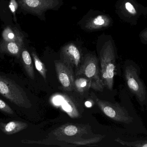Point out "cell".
<instances>
[{
  "label": "cell",
  "mask_w": 147,
  "mask_h": 147,
  "mask_svg": "<svg viewBox=\"0 0 147 147\" xmlns=\"http://www.w3.org/2000/svg\"><path fill=\"white\" fill-rule=\"evenodd\" d=\"M101 66L100 77L104 87L112 90L115 70V60L114 49L110 43L106 42L99 53Z\"/></svg>",
  "instance_id": "6da1fadb"
},
{
  "label": "cell",
  "mask_w": 147,
  "mask_h": 147,
  "mask_svg": "<svg viewBox=\"0 0 147 147\" xmlns=\"http://www.w3.org/2000/svg\"><path fill=\"white\" fill-rule=\"evenodd\" d=\"M0 94L19 107L29 108L31 106L23 90L14 81L1 74Z\"/></svg>",
  "instance_id": "7a4b0ae2"
},
{
  "label": "cell",
  "mask_w": 147,
  "mask_h": 147,
  "mask_svg": "<svg viewBox=\"0 0 147 147\" xmlns=\"http://www.w3.org/2000/svg\"><path fill=\"white\" fill-rule=\"evenodd\" d=\"M76 76L86 78L91 82V89L102 92L104 86L101 80L97 58L95 55H86L83 64L76 70Z\"/></svg>",
  "instance_id": "3957f363"
},
{
  "label": "cell",
  "mask_w": 147,
  "mask_h": 147,
  "mask_svg": "<svg viewBox=\"0 0 147 147\" xmlns=\"http://www.w3.org/2000/svg\"><path fill=\"white\" fill-rule=\"evenodd\" d=\"M124 77L128 88L135 96L140 104H146L147 102L146 88L139 76L137 69L133 65L126 66L124 70Z\"/></svg>",
  "instance_id": "277c9868"
},
{
  "label": "cell",
  "mask_w": 147,
  "mask_h": 147,
  "mask_svg": "<svg viewBox=\"0 0 147 147\" xmlns=\"http://www.w3.org/2000/svg\"><path fill=\"white\" fill-rule=\"evenodd\" d=\"M95 101L102 112L113 121L121 123L130 124L134 118L129 114L127 110L117 103H112L101 100L95 96Z\"/></svg>",
  "instance_id": "5b68a950"
},
{
  "label": "cell",
  "mask_w": 147,
  "mask_h": 147,
  "mask_svg": "<svg viewBox=\"0 0 147 147\" xmlns=\"http://www.w3.org/2000/svg\"><path fill=\"white\" fill-rule=\"evenodd\" d=\"M18 3L26 11L43 16L50 9H57L61 5V0H18Z\"/></svg>",
  "instance_id": "8992f818"
},
{
  "label": "cell",
  "mask_w": 147,
  "mask_h": 147,
  "mask_svg": "<svg viewBox=\"0 0 147 147\" xmlns=\"http://www.w3.org/2000/svg\"><path fill=\"white\" fill-rule=\"evenodd\" d=\"M55 70L58 78L63 89L71 91L74 89L73 70L63 61H55Z\"/></svg>",
  "instance_id": "52a82bcc"
},
{
  "label": "cell",
  "mask_w": 147,
  "mask_h": 147,
  "mask_svg": "<svg viewBox=\"0 0 147 147\" xmlns=\"http://www.w3.org/2000/svg\"><path fill=\"white\" fill-rule=\"evenodd\" d=\"M61 56L63 62L77 70L81 63V54L78 47L74 43L65 45L61 49Z\"/></svg>",
  "instance_id": "ba28073f"
},
{
  "label": "cell",
  "mask_w": 147,
  "mask_h": 147,
  "mask_svg": "<svg viewBox=\"0 0 147 147\" xmlns=\"http://www.w3.org/2000/svg\"><path fill=\"white\" fill-rule=\"evenodd\" d=\"M52 102L55 106L60 107L72 118L80 117V114L72 101L67 96L57 95L53 96Z\"/></svg>",
  "instance_id": "9c48e42d"
},
{
  "label": "cell",
  "mask_w": 147,
  "mask_h": 147,
  "mask_svg": "<svg viewBox=\"0 0 147 147\" xmlns=\"http://www.w3.org/2000/svg\"><path fill=\"white\" fill-rule=\"evenodd\" d=\"M111 22L110 18L106 15H96L86 20L83 25V28L89 32L101 30L109 27Z\"/></svg>",
  "instance_id": "30bf717a"
},
{
  "label": "cell",
  "mask_w": 147,
  "mask_h": 147,
  "mask_svg": "<svg viewBox=\"0 0 147 147\" xmlns=\"http://www.w3.org/2000/svg\"><path fill=\"white\" fill-rule=\"evenodd\" d=\"M87 127L74 124H65L53 132V134L57 137H72L81 136L87 134Z\"/></svg>",
  "instance_id": "8fae6325"
},
{
  "label": "cell",
  "mask_w": 147,
  "mask_h": 147,
  "mask_svg": "<svg viewBox=\"0 0 147 147\" xmlns=\"http://www.w3.org/2000/svg\"><path fill=\"white\" fill-rule=\"evenodd\" d=\"M24 44L15 42V41H7L1 40L0 42V51L5 53L20 58Z\"/></svg>",
  "instance_id": "7c38bea8"
},
{
  "label": "cell",
  "mask_w": 147,
  "mask_h": 147,
  "mask_svg": "<svg viewBox=\"0 0 147 147\" xmlns=\"http://www.w3.org/2000/svg\"><path fill=\"white\" fill-rule=\"evenodd\" d=\"M2 40L7 42L15 41L24 44V35L22 33L16 28L7 27L3 31Z\"/></svg>",
  "instance_id": "4fadbf2b"
},
{
  "label": "cell",
  "mask_w": 147,
  "mask_h": 147,
  "mask_svg": "<svg viewBox=\"0 0 147 147\" xmlns=\"http://www.w3.org/2000/svg\"><path fill=\"white\" fill-rule=\"evenodd\" d=\"M28 124L22 122L13 121L10 122L2 127L3 132L8 135L18 133L27 128Z\"/></svg>",
  "instance_id": "5bb4252c"
},
{
  "label": "cell",
  "mask_w": 147,
  "mask_h": 147,
  "mask_svg": "<svg viewBox=\"0 0 147 147\" xmlns=\"http://www.w3.org/2000/svg\"><path fill=\"white\" fill-rule=\"evenodd\" d=\"M21 56L22 63L27 74L30 78L34 79V72L33 64L30 54L26 49H22Z\"/></svg>",
  "instance_id": "9a60e30c"
},
{
  "label": "cell",
  "mask_w": 147,
  "mask_h": 147,
  "mask_svg": "<svg viewBox=\"0 0 147 147\" xmlns=\"http://www.w3.org/2000/svg\"><path fill=\"white\" fill-rule=\"evenodd\" d=\"M90 81L86 78L80 77L74 79V89L79 93H83L91 89Z\"/></svg>",
  "instance_id": "2e32d148"
},
{
  "label": "cell",
  "mask_w": 147,
  "mask_h": 147,
  "mask_svg": "<svg viewBox=\"0 0 147 147\" xmlns=\"http://www.w3.org/2000/svg\"><path fill=\"white\" fill-rule=\"evenodd\" d=\"M32 55L33 59L34 62V65L36 70L43 77L45 81L46 82L47 78V70L45 64L40 59L37 54L35 52H32Z\"/></svg>",
  "instance_id": "e0dca14e"
},
{
  "label": "cell",
  "mask_w": 147,
  "mask_h": 147,
  "mask_svg": "<svg viewBox=\"0 0 147 147\" xmlns=\"http://www.w3.org/2000/svg\"><path fill=\"white\" fill-rule=\"evenodd\" d=\"M116 142L120 143L123 146L128 147H147V140H141L136 141L128 142L124 141L120 138H117L115 140Z\"/></svg>",
  "instance_id": "ac0fdd59"
},
{
  "label": "cell",
  "mask_w": 147,
  "mask_h": 147,
  "mask_svg": "<svg viewBox=\"0 0 147 147\" xmlns=\"http://www.w3.org/2000/svg\"><path fill=\"white\" fill-rule=\"evenodd\" d=\"M102 139V137H95V138H91V139H86V140H83L81 139L80 140H67V142L71 144H75L78 146H85L89 144H94L96 142H99Z\"/></svg>",
  "instance_id": "d6986e66"
},
{
  "label": "cell",
  "mask_w": 147,
  "mask_h": 147,
  "mask_svg": "<svg viewBox=\"0 0 147 147\" xmlns=\"http://www.w3.org/2000/svg\"><path fill=\"white\" fill-rule=\"evenodd\" d=\"M0 110L9 115H13L14 114V112L13 111L11 108L7 103L1 99H0Z\"/></svg>",
  "instance_id": "ffe728a7"
},
{
  "label": "cell",
  "mask_w": 147,
  "mask_h": 147,
  "mask_svg": "<svg viewBox=\"0 0 147 147\" xmlns=\"http://www.w3.org/2000/svg\"><path fill=\"white\" fill-rule=\"evenodd\" d=\"M9 7L11 12L13 14L14 19L16 20V12L18 9V3L16 0H10Z\"/></svg>",
  "instance_id": "44dd1931"
},
{
  "label": "cell",
  "mask_w": 147,
  "mask_h": 147,
  "mask_svg": "<svg viewBox=\"0 0 147 147\" xmlns=\"http://www.w3.org/2000/svg\"><path fill=\"white\" fill-rule=\"evenodd\" d=\"M125 6L126 9L130 14H132L133 15L136 14V10L134 7L133 6L132 3L127 2L126 3H125Z\"/></svg>",
  "instance_id": "7402d4cb"
},
{
  "label": "cell",
  "mask_w": 147,
  "mask_h": 147,
  "mask_svg": "<svg viewBox=\"0 0 147 147\" xmlns=\"http://www.w3.org/2000/svg\"><path fill=\"white\" fill-rule=\"evenodd\" d=\"M85 105L86 107L90 108V107L92 106V103L90 102H86L85 103Z\"/></svg>",
  "instance_id": "603a6c76"
}]
</instances>
